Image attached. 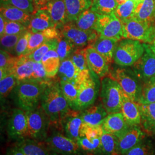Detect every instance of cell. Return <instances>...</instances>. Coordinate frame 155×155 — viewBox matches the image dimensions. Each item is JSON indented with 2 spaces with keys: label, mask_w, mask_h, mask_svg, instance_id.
Listing matches in <instances>:
<instances>
[{
  "label": "cell",
  "mask_w": 155,
  "mask_h": 155,
  "mask_svg": "<svg viewBox=\"0 0 155 155\" xmlns=\"http://www.w3.org/2000/svg\"><path fill=\"white\" fill-rule=\"evenodd\" d=\"M5 155H24L17 145L10 148L6 151Z\"/></svg>",
  "instance_id": "f907efd6"
},
{
  "label": "cell",
  "mask_w": 155,
  "mask_h": 155,
  "mask_svg": "<svg viewBox=\"0 0 155 155\" xmlns=\"http://www.w3.org/2000/svg\"><path fill=\"white\" fill-rule=\"evenodd\" d=\"M95 31L101 37L118 40L123 39L122 23L114 12L109 15H99Z\"/></svg>",
  "instance_id": "7c38bea8"
},
{
  "label": "cell",
  "mask_w": 155,
  "mask_h": 155,
  "mask_svg": "<svg viewBox=\"0 0 155 155\" xmlns=\"http://www.w3.org/2000/svg\"><path fill=\"white\" fill-rule=\"evenodd\" d=\"M52 27L55 25L49 13L43 9H39L32 14L28 30L32 33H35L42 32Z\"/></svg>",
  "instance_id": "cb8c5ba5"
},
{
  "label": "cell",
  "mask_w": 155,
  "mask_h": 155,
  "mask_svg": "<svg viewBox=\"0 0 155 155\" xmlns=\"http://www.w3.org/2000/svg\"><path fill=\"white\" fill-rule=\"evenodd\" d=\"M36 10L41 9L45 6L50 0H33Z\"/></svg>",
  "instance_id": "816d5d0a"
},
{
  "label": "cell",
  "mask_w": 155,
  "mask_h": 155,
  "mask_svg": "<svg viewBox=\"0 0 155 155\" xmlns=\"http://www.w3.org/2000/svg\"><path fill=\"white\" fill-rule=\"evenodd\" d=\"M17 145L24 155H50V149L43 141L25 138L18 141Z\"/></svg>",
  "instance_id": "4316f807"
},
{
  "label": "cell",
  "mask_w": 155,
  "mask_h": 155,
  "mask_svg": "<svg viewBox=\"0 0 155 155\" xmlns=\"http://www.w3.org/2000/svg\"><path fill=\"white\" fill-rule=\"evenodd\" d=\"M124 155H155V145L149 137H145Z\"/></svg>",
  "instance_id": "d590c367"
},
{
  "label": "cell",
  "mask_w": 155,
  "mask_h": 155,
  "mask_svg": "<svg viewBox=\"0 0 155 155\" xmlns=\"http://www.w3.org/2000/svg\"><path fill=\"white\" fill-rule=\"evenodd\" d=\"M58 45L57 39H52L45 41L32 54L27 55L28 58L35 62H41L43 56L50 50H56Z\"/></svg>",
  "instance_id": "60d3db41"
},
{
  "label": "cell",
  "mask_w": 155,
  "mask_h": 155,
  "mask_svg": "<svg viewBox=\"0 0 155 155\" xmlns=\"http://www.w3.org/2000/svg\"><path fill=\"white\" fill-rule=\"evenodd\" d=\"M41 9L49 13L56 27L59 29L69 22L64 0H50Z\"/></svg>",
  "instance_id": "e0dca14e"
},
{
  "label": "cell",
  "mask_w": 155,
  "mask_h": 155,
  "mask_svg": "<svg viewBox=\"0 0 155 155\" xmlns=\"http://www.w3.org/2000/svg\"><path fill=\"white\" fill-rule=\"evenodd\" d=\"M28 119V137L45 141L48 135L50 118L41 105L26 111Z\"/></svg>",
  "instance_id": "8992f818"
},
{
  "label": "cell",
  "mask_w": 155,
  "mask_h": 155,
  "mask_svg": "<svg viewBox=\"0 0 155 155\" xmlns=\"http://www.w3.org/2000/svg\"><path fill=\"white\" fill-rule=\"evenodd\" d=\"M133 1H141V0H133Z\"/></svg>",
  "instance_id": "6f0895ef"
},
{
  "label": "cell",
  "mask_w": 155,
  "mask_h": 155,
  "mask_svg": "<svg viewBox=\"0 0 155 155\" xmlns=\"http://www.w3.org/2000/svg\"><path fill=\"white\" fill-rule=\"evenodd\" d=\"M0 13L6 20L20 22L29 27L32 14L9 4L1 3Z\"/></svg>",
  "instance_id": "7402d4cb"
},
{
  "label": "cell",
  "mask_w": 155,
  "mask_h": 155,
  "mask_svg": "<svg viewBox=\"0 0 155 155\" xmlns=\"http://www.w3.org/2000/svg\"><path fill=\"white\" fill-rule=\"evenodd\" d=\"M51 81L43 82L34 79L20 81L12 91L15 104L25 111L36 109L40 104L43 93Z\"/></svg>",
  "instance_id": "7a4b0ae2"
},
{
  "label": "cell",
  "mask_w": 155,
  "mask_h": 155,
  "mask_svg": "<svg viewBox=\"0 0 155 155\" xmlns=\"http://www.w3.org/2000/svg\"></svg>",
  "instance_id": "680465c9"
},
{
  "label": "cell",
  "mask_w": 155,
  "mask_h": 155,
  "mask_svg": "<svg viewBox=\"0 0 155 155\" xmlns=\"http://www.w3.org/2000/svg\"><path fill=\"white\" fill-rule=\"evenodd\" d=\"M124 91L115 80L107 76L103 78L101 83V102L108 114L121 111Z\"/></svg>",
  "instance_id": "277c9868"
},
{
  "label": "cell",
  "mask_w": 155,
  "mask_h": 155,
  "mask_svg": "<svg viewBox=\"0 0 155 155\" xmlns=\"http://www.w3.org/2000/svg\"><path fill=\"white\" fill-rule=\"evenodd\" d=\"M141 111V125L148 136H155V102L139 104Z\"/></svg>",
  "instance_id": "603a6c76"
},
{
  "label": "cell",
  "mask_w": 155,
  "mask_h": 155,
  "mask_svg": "<svg viewBox=\"0 0 155 155\" xmlns=\"http://www.w3.org/2000/svg\"><path fill=\"white\" fill-rule=\"evenodd\" d=\"M121 111L108 114L102 124L104 131L115 135H121L129 127Z\"/></svg>",
  "instance_id": "d6986e66"
},
{
  "label": "cell",
  "mask_w": 155,
  "mask_h": 155,
  "mask_svg": "<svg viewBox=\"0 0 155 155\" xmlns=\"http://www.w3.org/2000/svg\"><path fill=\"white\" fill-rule=\"evenodd\" d=\"M70 58L77 68L79 75L80 82L82 83L89 78L92 71L90 69L86 57V48H77L71 54Z\"/></svg>",
  "instance_id": "f1b7e54d"
},
{
  "label": "cell",
  "mask_w": 155,
  "mask_h": 155,
  "mask_svg": "<svg viewBox=\"0 0 155 155\" xmlns=\"http://www.w3.org/2000/svg\"><path fill=\"white\" fill-rule=\"evenodd\" d=\"M32 79L39 80L43 82H49L52 79H49L47 77L45 68L41 62H35L33 66V74Z\"/></svg>",
  "instance_id": "681fc988"
},
{
  "label": "cell",
  "mask_w": 155,
  "mask_h": 155,
  "mask_svg": "<svg viewBox=\"0 0 155 155\" xmlns=\"http://www.w3.org/2000/svg\"><path fill=\"white\" fill-rule=\"evenodd\" d=\"M121 22L123 39L137 40L147 44L150 43L155 27L152 25V23L139 21L134 18Z\"/></svg>",
  "instance_id": "ba28073f"
},
{
  "label": "cell",
  "mask_w": 155,
  "mask_h": 155,
  "mask_svg": "<svg viewBox=\"0 0 155 155\" xmlns=\"http://www.w3.org/2000/svg\"><path fill=\"white\" fill-rule=\"evenodd\" d=\"M69 21H74L79 15L92 5V0H64Z\"/></svg>",
  "instance_id": "1f68e13d"
},
{
  "label": "cell",
  "mask_w": 155,
  "mask_h": 155,
  "mask_svg": "<svg viewBox=\"0 0 155 155\" xmlns=\"http://www.w3.org/2000/svg\"><path fill=\"white\" fill-rule=\"evenodd\" d=\"M6 22V20L2 16V15L0 16V36L2 37L5 32V29Z\"/></svg>",
  "instance_id": "f5cc1de1"
},
{
  "label": "cell",
  "mask_w": 155,
  "mask_h": 155,
  "mask_svg": "<svg viewBox=\"0 0 155 155\" xmlns=\"http://www.w3.org/2000/svg\"><path fill=\"white\" fill-rule=\"evenodd\" d=\"M20 81L12 74L0 80L1 100L6 98L13 91Z\"/></svg>",
  "instance_id": "b9f144b4"
},
{
  "label": "cell",
  "mask_w": 155,
  "mask_h": 155,
  "mask_svg": "<svg viewBox=\"0 0 155 155\" xmlns=\"http://www.w3.org/2000/svg\"><path fill=\"white\" fill-rule=\"evenodd\" d=\"M57 40L58 45L56 51L60 57L61 61L69 58L74 51L77 48L68 39L64 37L61 33Z\"/></svg>",
  "instance_id": "8d00e7d4"
},
{
  "label": "cell",
  "mask_w": 155,
  "mask_h": 155,
  "mask_svg": "<svg viewBox=\"0 0 155 155\" xmlns=\"http://www.w3.org/2000/svg\"><path fill=\"white\" fill-rule=\"evenodd\" d=\"M99 14L93 11L90 8L82 12L77 19L73 21L78 28L84 31H94Z\"/></svg>",
  "instance_id": "836d02e7"
},
{
  "label": "cell",
  "mask_w": 155,
  "mask_h": 155,
  "mask_svg": "<svg viewBox=\"0 0 155 155\" xmlns=\"http://www.w3.org/2000/svg\"><path fill=\"white\" fill-rule=\"evenodd\" d=\"M7 132L9 138L18 141L28 137V119L25 111L20 108L13 110L8 124Z\"/></svg>",
  "instance_id": "5bb4252c"
},
{
  "label": "cell",
  "mask_w": 155,
  "mask_h": 155,
  "mask_svg": "<svg viewBox=\"0 0 155 155\" xmlns=\"http://www.w3.org/2000/svg\"><path fill=\"white\" fill-rule=\"evenodd\" d=\"M61 35L68 39L77 48H86L99 37L95 31H84L78 28L73 21H69L59 29Z\"/></svg>",
  "instance_id": "30bf717a"
},
{
  "label": "cell",
  "mask_w": 155,
  "mask_h": 155,
  "mask_svg": "<svg viewBox=\"0 0 155 155\" xmlns=\"http://www.w3.org/2000/svg\"><path fill=\"white\" fill-rule=\"evenodd\" d=\"M146 135L140 126H130L127 130L117 137L120 154L125 155L145 137Z\"/></svg>",
  "instance_id": "9a60e30c"
},
{
  "label": "cell",
  "mask_w": 155,
  "mask_h": 155,
  "mask_svg": "<svg viewBox=\"0 0 155 155\" xmlns=\"http://www.w3.org/2000/svg\"><path fill=\"white\" fill-rule=\"evenodd\" d=\"M41 62L45 68L47 77L49 79H53L55 77L61 63L56 50L48 51L43 56Z\"/></svg>",
  "instance_id": "4dcf8cb0"
},
{
  "label": "cell",
  "mask_w": 155,
  "mask_h": 155,
  "mask_svg": "<svg viewBox=\"0 0 155 155\" xmlns=\"http://www.w3.org/2000/svg\"><path fill=\"white\" fill-rule=\"evenodd\" d=\"M144 52V43L137 40L122 39L117 45L113 61L118 66H132Z\"/></svg>",
  "instance_id": "5b68a950"
},
{
  "label": "cell",
  "mask_w": 155,
  "mask_h": 155,
  "mask_svg": "<svg viewBox=\"0 0 155 155\" xmlns=\"http://www.w3.org/2000/svg\"><path fill=\"white\" fill-rule=\"evenodd\" d=\"M31 33L29 31H28L24 33L20 38L15 48L16 56H20L25 55L28 48L29 40Z\"/></svg>",
  "instance_id": "c3c4849f"
},
{
  "label": "cell",
  "mask_w": 155,
  "mask_h": 155,
  "mask_svg": "<svg viewBox=\"0 0 155 155\" xmlns=\"http://www.w3.org/2000/svg\"><path fill=\"white\" fill-rule=\"evenodd\" d=\"M28 31V27L22 23L6 20L4 35H21Z\"/></svg>",
  "instance_id": "7dc6e473"
},
{
  "label": "cell",
  "mask_w": 155,
  "mask_h": 155,
  "mask_svg": "<svg viewBox=\"0 0 155 155\" xmlns=\"http://www.w3.org/2000/svg\"><path fill=\"white\" fill-rule=\"evenodd\" d=\"M62 93L71 109L75 110L80 84L72 82L59 81Z\"/></svg>",
  "instance_id": "e575fe53"
},
{
  "label": "cell",
  "mask_w": 155,
  "mask_h": 155,
  "mask_svg": "<svg viewBox=\"0 0 155 155\" xmlns=\"http://www.w3.org/2000/svg\"><path fill=\"white\" fill-rule=\"evenodd\" d=\"M64 134L67 137L77 141L80 136L83 122L81 111H71L60 122Z\"/></svg>",
  "instance_id": "2e32d148"
},
{
  "label": "cell",
  "mask_w": 155,
  "mask_h": 155,
  "mask_svg": "<svg viewBox=\"0 0 155 155\" xmlns=\"http://www.w3.org/2000/svg\"><path fill=\"white\" fill-rule=\"evenodd\" d=\"M108 77L119 83L124 93L130 100L139 103L143 83L136 76L133 70L124 66L115 67L110 70Z\"/></svg>",
  "instance_id": "3957f363"
},
{
  "label": "cell",
  "mask_w": 155,
  "mask_h": 155,
  "mask_svg": "<svg viewBox=\"0 0 155 155\" xmlns=\"http://www.w3.org/2000/svg\"><path fill=\"white\" fill-rule=\"evenodd\" d=\"M99 77L94 72L81 84L75 110L82 111L93 105L100 92Z\"/></svg>",
  "instance_id": "9c48e42d"
},
{
  "label": "cell",
  "mask_w": 155,
  "mask_h": 155,
  "mask_svg": "<svg viewBox=\"0 0 155 155\" xmlns=\"http://www.w3.org/2000/svg\"><path fill=\"white\" fill-rule=\"evenodd\" d=\"M40 105L51 122L56 124H60L71 110L62 93L59 81H51L47 85L41 96Z\"/></svg>",
  "instance_id": "6da1fadb"
},
{
  "label": "cell",
  "mask_w": 155,
  "mask_h": 155,
  "mask_svg": "<svg viewBox=\"0 0 155 155\" xmlns=\"http://www.w3.org/2000/svg\"><path fill=\"white\" fill-rule=\"evenodd\" d=\"M104 132L102 125L94 127L83 124L77 143L86 155H95L100 149Z\"/></svg>",
  "instance_id": "8fae6325"
},
{
  "label": "cell",
  "mask_w": 155,
  "mask_h": 155,
  "mask_svg": "<svg viewBox=\"0 0 155 155\" xmlns=\"http://www.w3.org/2000/svg\"><path fill=\"white\" fill-rule=\"evenodd\" d=\"M121 111L130 126H140L141 111L139 104L130 100L124 92Z\"/></svg>",
  "instance_id": "ffe728a7"
},
{
  "label": "cell",
  "mask_w": 155,
  "mask_h": 155,
  "mask_svg": "<svg viewBox=\"0 0 155 155\" xmlns=\"http://www.w3.org/2000/svg\"><path fill=\"white\" fill-rule=\"evenodd\" d=\"M50 150L63 155H86L79 147L77 141L59 131L48 135L45 141Z\"/></svg>",
  "instance_id": "52a82bcc"
},
{
  "label": "cell",
  "mask_w": 155,
  "mask_h": 155,
  "mask_svg": "<svg viewBox=\"0 0 155 155\" xmlns=\"http://www.w3.org/2000/svg\"><path fill=\"white\" fill-rule=\"evenodd\" d=\"M86 57L90 69L101 78L108 76L109 64L100 54L91 47L86 48Z\"/></svg>",
  "instance_id": "ac0fdd59"
},
{
  "label": "cell",
  "mask_w": 155,
  "mask_h": 155,
  "mask_svg": "<svg viewBox=\"0 0 155 155\" xmlns=\"http://www.w3.org/2000/svg\"><path fill=\"white\" fill-rule=\"evenodd\" d=\"M119 41L116 39H109L99 36L89 47H91L96 50L110 64L113 61L114 51Z\"/></svg>",
  "instance_id": "d4e9b609"
},
{
  "label": "cell",
  "mask_w": 155,
  "mask_h": 155,
  "mask_svg": "<svg viewBox=\"0 0 155 155\" xmlns=\"http://www.w3.org/2000/svg\"><path fill=\"white\" fill-rule=\"evenodd\" d=\"M81 114L83 124L91 126L97 127L102 125L108 113L101 102L93 105L82 111Z\"/></svg>",
  "instance_id": "44dd1931"
},
{
  "label": "cell",
  "mask_w": 155,
  "mask_h": 155,
  "mask_svg": "<svg viewBox=\"0 0 155 155\" xmlns=\"http://www.w3.org/2000/svg\"><path fill=\"white\" fill-rule=\"evenodd\" d=\"M155 102V77L143 83L139 104H148Z\"/></svg>",
  "instance_id": "f35d334b"
},
{
  "label": "cell",
  "mask_w": 155,
  "mask_h": 155,
  "mask_svg": "<svg viewBox=\"0 0 155 155\" xmlns=\"http://www.w3.org/2000/svg\"><path fill=\"white\" fill-rule=\"evenodd\" d=\"M32 33V32H31ZM50 40L45 36L43 32H39L31 33L29 40L28 48L24 55H28L37 50L45 41Z\"/></svg>",
  "instance_id": "ee69618b"
},
{
  "label": "cell",
  "mask_w": 155,
  "mask_h": 155,
  "mask_svg": "<svg viewBox=\"0 0 155 155\" xmlns=\"http://www.w3.org/2000/svg\"><path fill=\"white\" fill-rule=\"evenodd\" d=\"M137 2L133 0H127L125 3L118 5L114 12L117 17L121 21L133 18Z\"/></svg>",
  "instance_id": "ab89813d"
},
{
  "label": "cell",
  "mask_w": 155,
  "mask_h": 155,
  "mask_svg": "<svg viewBox=\"0 0 155 155\" xmlns=\"http://www.w3.org/2000/svg\"><path fill=\"white\" fill-rule=\"evenodd\" d=\"M133 18L143 22L152 23L155 20V0L138 1Z\"/></svg>",
  "instance_id": "83f0119b"
},
{
  "label": "cell",
  "mask_w": 155,
  "mask_h": 155,
  "mask_svg": "<svg viewBox=\"0 0 155 155\" xmlns=\"http://www.w3.org/2000/svg\"><path fill=\"white\" fill-rule=\"evenodd\" d=\"M1 3L15 6L31 14L36 11L33 0H1Z\"/></svg>",
  "instance_id": "bcb514c9"
},
{
  "label": "cell",
  "mask_w": 155,
  "mask_h": 155,
  "mask_svg": "<svg viewBox=\"0 0 155 155\" xmlns=\"http://www.w3.org/2000/svg\"><path fill=\"white\" fill-rule=\"evenodd\" d=\"M150 45V49L152 50V51L154 52L155 54V26L154 27V29H153V32L152 35V37L151 39V41L150 44H148Z\"/></svg>",
  "instance_id": "db71d44e"
},
{
  "label": "cell",
  "mask_w": 155,
  "mask_h": 155,
  "mask_svg": "<svg viewBox=\"0 0 155 155\" xmlns=\"http://www.w3.org/2000/svg\"><path fill=\"white\" fill-rule=\"evenodd\" d=\"M144 45L143 55L132 66L133 71L143 83L155 77V54L148 44Z\"/></svg>",
  "instance_id": "4fadbf2b"
},
{
  "label": "cell",
  "mask_w": 155,
  "mask_h": 155,
  "mask_svg": "<svg viewBox=\"0 0 155 155\" xmlns=\"http://www.w3.org/2000/svg\"><path fill=\"white\" fill-rule=\"evenodd\" d=\"M17 57L4 50L0 51V70L8 74H12V70L15 64Z\"/></svg>",
  "instance_id": "f6af8a7d"
},
{
  "label": "cell",
  "mask_w": 155,
  "mask_h": 155,
  "mask_svg": "<svg viewBox=\"0 0 155 155\" xmlns=\"http://www.w3.org/2000/svg\"><path fill=\"white\" fill-rule=\"evenodd\" d=\"M95 155H121L118 149L116 136L104 131L100 149Z\"/></svg>",
  "instance_id": "d6a6232c"
},
{
  "label": "cell",
  "mask_w": 155,
  "mask_h": 155,
  "mask_svg": "<svg viewBox=\"0 0 155 155\" xmlns=\"http://www.w3.org/2000/svg\"><path fill=\"white\" fill-rule=\"evenodd\" d=\"M50 155H61V154H58V153H55V152H54V153H51Z\"/></svg>",
  "instance_id": "9f6ffc18"
},
{
  "label": "cell",
  "mask_w": 155,
  "mask_h": 155,
  "mask_svg": "<svg viewBox=\"0 0 155 155\" xmlns=\"http://www.w3.org/2000/svg\"><path fill=\"white\" fill-rule=\"evenodd\" d=\"M34 63L35 61L29 59L27 55L18 56L12 74L19 81L32 79Z\"/></svg>",
  "instance_id": "484cf974"
},
{
  "label": "cell",
  "mask_w": 155,
  "mask_h": 155,
  "mask_svg": "<svg viewBox=\"0 0 155 155\" xmlns=\"http://www.w3.org/2000/svg\"><path fill=\"white\" fill-rule=\"evenodd\" d=\"M24 34V33H23ZM21 35H4L1 37V50L15 55V48Z\"/></svg>",
  "instance_id": "7bdbcfd3"
},
{
  "label": "cell",
  "mask_w": 155,
  "mask_h": 155,
  "mask_svg": "<svg viewBox=\"0 0 155 155\" xmlns=\"http://www.w3.org/2000/svg\"><path fill=\"white\" fill-rule=\"evenodd\" d=\"M59 81H64L81 84L77 68L70 58L61 61L58 72Z\"/></svg>",
  "instance_id": "f546056e"
},
{
  "label": "cell",
  "mask_w": 155,
  "mask_h": 155,
  "mask_svg": "<svg viewBox=\"0 0 155 155\" xmlns=\"http://www.w3.org/2000/svg\"><path fill=\"white\" fill-rule=\"evenodd\" d=\"M90 9L99 15H109L114 12L118 4L116 0H92Z\"/></svg>",
  "instance_id": "74e56055"
},
{
  "label": "cell",
  "mask_w": 155,
  "mask_h": 155,
  "mask_svg": "<svg viewBox=\"0 0 155 155\" xmlns=\"http://www.w3.org/2000/svg\"><path fill=\"white\" fill-rule=\"evenodd\" d=\"M127 1V0H116V1L117 2V3L118 5H121L122 4L125 3Z\"/></svg>",
  "instance_id": "11a10c76"
}]
</instances>
